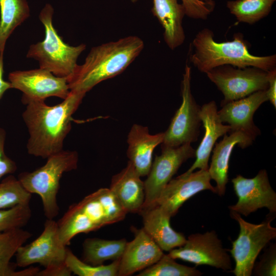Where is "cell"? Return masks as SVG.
<instances>
[{
    "label": "cell",
    "mask_w": 276,
    "mask_h": 276,
    "mask_svg": "<svg viewBox=\"0 0 276 276\" xmlns=\"http://www.w3.org/2000/svg\"><path fill=\"white\" fill-rule=\"evenodd\" d=\"M85 94L70 91L57 105L44 100H30L22 114L29 137L27 149L30 155L47 158L63 150L64 141L72 128V116Z\"/></svg>",
    "instance_id": "obj_1"
},
{
    "label": "cell",
    "mask_w": 276,
    "mask_h": 276,
    "mask_svg": "<svg viewBox=\"0 0 276 276\" xmlns=\"http://www.w3.org/2000/svg\"><path fill=\"white\" fill-rule=\"evenodd\" d=\"M144 47L143 40L128 36L92 48L84 62L67 80L70 91L86 94L101 82L121 74Z\"/></svg>",
    "instance_id": "obj_2"
},
{
    "label": "cell",
    "mask_w": 276,
    "mask_h": 276,
    "mask_svg": "<svg viewBox=\"0 0 276 276\" xmlns=\"http://www.w3.org/2000/svg\"><path fill=\"white\" fill-rule=\"evenodd\" d=\"M192 44L190 61L202 73L224 65L238 68L251 66L267 72L275 68L276 55L251 54L249 43L241 33H235L231 41L218 42L214 40L213 31L204 28L196 35Z\"/></svg>",
    "instance_id": "obj_3"
},
{
    "label": "cell",
    "mask_w": 276,
    "mask_h": 276,
    "mask_svg": "<svg viewBox=\"0 0 276 276\" xmlns=\"http://www.w3.org/2000/svg\"><path fill=\"white\" fill-rule=\"evenodd\" d=\"M127 213L109 188H101L71 205L57 221L60 242L69 245L77 235L122 220Z\"/></svg>",
    "instance_id": "obj_4"
},
{
    "label": "cell",
    "mask_w": 276,
    "mask_h": 276,
    "mask_svg": "<svg viewBox=\"0 0 276 276\" xmlns=\"http://www.w3.org/2000/svg\"><path fill=\"white\" fill-rule=\"evenodd\" d=\"M54 9L47 4L41 11L39 19L45 29L42 41L30 45L27 57L39 62V67L47 70L55 76L65 78L67 80L73 76L78 64L77 59L86 49L81 43L71 46L65 43L54 28L52 19Z\"/></svg>",
    "instance_id": "obj_5"
},
{
    "label": "cell",
    "mask_w": 276,
    "mask_h": 276,
    "mask_svg": "<svg viewBox=\"0 0 276 276\" xmlns=\"http://www.w3.org/2000/svg\"><path fill=\"white\" fill-rule=\"evenodd\" d=\"M78 162L77 151L63 149L48 157L41 167L18 175V180L27 191L40 197L47 219H53L58 215L57 196L61 178L64 173L76 169Z\"/></svg>",
    "instance_id": "obj_6"
},
{
    "label": "cell",
    "mask_w": 276,
    "mask_h": 276,
    "mask_svg": "<svg viewBox=\"0 0 276 276\" xmlns=\"http://www.w3.org/2000/svg\"><path fill=\"white\" fill-rule=\"evenodd\" d=\"M67 248L60 241L57 222L47 219L41 234L31 243L20 246L15 256L16 265L25 267L39 264L44 269L38 276H70L65 264Z\"/></svg>",
    "instance_id": "obj_7"
},
{
    "label": "cell",
    "mask_w": 276,
    "mask_h": 276,
    "mask_svg": "<svg viewBox=\"0 0 276 276\" xmlns=\"http://www.w3.org/2000/svg\"><path fill=\"white\" fill-rule=\"evenodd\" d=\"M230 215L240 227L238 238L228 250L235 263L234 269L231 271L236 276H250L258 256L276 238V228L271 225L275 216L269 213L261 223L254 224L245 221L235 212L230 211Z\"/></svg>",
    "instance_id": "obj_8"
},
{
    "label": "cell",
    "mask_w": 276,
    "mask_h": 276,
    "mask_svg": "<svg viewBox=\"0 0 276 276\" xmlns=\"http://www.w3.org/2000/svg\"><path fill=\"white\" fill-rule=\"evenodd\" d=\"M191 69L186 64L181 84L182 102L170 124L164 132L161 147L175 148L197 141L201 107L196 102L191 90Z\"/></svg>",
    "instance_id": "obj_9"
},
{
    "label": "cell",
    "mask_w": 276,
    "mask_h": 276,
    "mask_svg": "<svg viewBox=\"0 0 276 276\" xmlns=\"http://www.w3.org/2000/svg\"><path fill=\"white\" fill-rule=\"evenodd\" d=\"M206 75L222 92L221 103L238 100L268 86V72L255 67L236 68L224 65L208 72Z\"/></svg>",
    "instance_id": "obj_10"
},
{
    "label": "cell",
    "mask_w": 276,
    "mask_h": 276,
    "mask_svg": "<svg viewBox=\"0 0 276 276\" xmlns=\"http://www.w3.org/2000/svg\"><path fill=\"white\" fill-rule=\"evenodd\" d=\"M215 231L190 235L185 244L168 254L172 258L226 271L232 268L231 256Z\"/></svg>",
    "instance_id": "obj_11"
},
{
    "label": "cell",
    "mask_w": 276,
    "mask_h": 276,
    "mask_svg": "<svg viewBox=\"0 0 276 276\" xmlns=\"http://www.w3.org/2000/svg\"><path fill=\"white\" fill-rule=\"evenodd\" d=\"M191 144L175 148L161 147L162 153L156 155L147 178L145 180V201L142 210L153 206L166 185L181 165L195 156Z\"/></svg>",
    "instance_id": "obj_12"
},
{
    "label": "cell",
    "mask_w": 276,
    "mask_h": 276,
    "mask_svg": "<svg viewBox=\"0 0 276 276\" xmlns=\"http://www.w3.org/2000/svg\"><path fill=\"white\" fill-rule=\"evenodd\" d=\"M238 201L229 205L230 211L247 216L259 209L267 208L270 214L276 212V193L271 187L266 170L247 178L241 175L232 179Z\"/></svg>",
    "instance_id": "obj_13"
},
{
    "label": "cell",
    "mask_w": 276,
    "mask_h": 276,
    "mask_svg": "<svg viewBox=\"0 0 276 276\" xmlns=\"http://www.w3.org/2000/svg\"><path fill=\"white\" fill-rule=\"evenodd\" d=\"M8 79L11 88L22 93L21 101L24 104L30 100H45L51 97L63 100L70 91L65 78L56 76L50 71L40 67L11 72Z\"/></svg>",
    "instance_id": "obj_14"
},
{
    "label": "cell",
    "mask_w": 276,
    "mask_h": 276,
    "mask_svg": "<svg viewBox=\"0 0 276 276\" xmlns=\"http://www.w3.org/2000/svg\"><path fill=\"white\" fill-rule=\"evenodd\" d=\"M211 180L208 170L184 173L170 180L154 205L159 206L171 218L187 200L195 194L204 190L216 193L215 187L211 185Z\"/></svg>",
    "instance_id": "obj_15"
},
{
    "label": "cell",
    "mask_w": 276,
    "mask_h": 276,
    "mask_svg": "<svg viewBox=\"0 0 276 276\" xmlns=\"http://www.w3.org/2000/svg\"><path fill=\"white\" fill-rule=\"evenodd\" d=\"M266 90L258 91L238 100L221 103L222 108L218 110V113L222 122L231 127L230 131H243L254 140L260 134V130L255 124L253 118L259 107L268 101Z\"/></svg>",
    "instance_id": "obj_16"
},
{
    "label": "cell",
    "mask_w": 276,
    "mask_h": 276,
    "mask_svg": "<svg viewBox=\"0 0 276 276\" xmlns=\"http://www.w3.org/2000/svg\"><path fill=\"white\" fill-rule=\"evenodd\" d=\"M133 230L134 238L127 242L120 259L118 276L130 275L142 271L156 263L164 255L143 228Z\"/></svg>",
    "instance_id": "obj_17"
},
{
    "label": "cell",
    "mask_w": 276,
    "mask_h": 276,
    "mask_svg": "<svg viewBox=\"0 0 276 276\" xmlns=\"http://www.w3.org/2000/svg\"><path fill=\"white\" fill-rule=\"evenodd\" d=\"M223 139L215 144L208 172L211 179L216 183V193L220 196L224 195L228 181V172L230 156L236 145L244 149L250 146L254 140L241 131H230Z\"/></svg>",
    "instance_id": "obj_18"
},
{
    "label": "cell",
    "mask_w": 276,
    "mask_h": 276,
    "mask_svg": "<svg viewBox=\"0 0 276 276\" xmlns=\"http://www.w3.org/2000/svg\"><path fill=\"white\" fill-rule=\"evenodd\" d=\"M200 118L204 128V134L198 148L195 150L196 159L185 173L195 170H208L209 160L217 139L229 132L228 125H225L219 118L217 106L214 101L203 104L200 108Z\"/></svg>",
    "instance_id": "obj_19"
},
{
    "label": "cell",
    "mask_w": 276,
    "mask_h": 276,
    "mask_svg": "<svg viewBox=\"0 0 276 276\" xmlns=\"http://www.w3.org/2000/svg\"><path fill=\"white\" fill-rule=\"evenodd\" d=\"M141 177L129 161L112 177L109 189L127 213H140L143 208L145 186Z\"/></svg>",
    "instance_id": "obj_20"
},
{
    "label": "cell",
    "mask_w": 276,
    "mask_h": 276,
    "mask_svg": "<svg viewBox=\"0 0 276 276\" xmlns=\"http://www.w3.org/2000/svg\"><path fill=\"white\" fill-rule=\"evenodd\" d=\"M164 132L149 133L147 127L134 124L127 136V155L141 177L147 176L154 149L163 141Z\"/></svg>",
    "instance_id": "obj_21"
},
{
    "label": "cell",
    "mask_w": 276,
    "mask_h": 276,
    "mask_svg": "<svg viewBox=\"0 0 276 276\" xmlns=\"http://www.w3.org/2000/svg\"><path fill=\"white\" fill-rule=\"evenodd\" d=\"M139 214L143 218V229L163 251H170L186 242L185 236L172 228L171 217L159 206L154 205Z\"/></svg>",
    "instance_id": "obj_22"
},
{
    "label": "cell",
    "mask_w": 276,
    "mask_h": 276,
    "mask_svg": "<svg viewBox=\"0 0 276 276\" xmlns=\"http://www.w3.org/2000/svg\"><path fill=\"white\" fill-rule=\"evenodd\" d=\"M152 12L162 26L164 38L168 47L174 50L185 40L182 20L186 15L183 5L177 0H153Z\"/></svg>",
    "instance_id": "obj_23"
},
{
    "label": "cell",
    "mask_w": 276,
    "mask_h": 276,
    "mask_svg": "<svg viewBox=\"0 0 276 276\" xmlns=\"http://www.w3.org/2000/svg\"><path fill=\"white\" fill-rule=\"evenodd\" d=\"M21 228L0 233V276H28V269L16 271L10 261L18 248L32 236Z\"/></svg>",
    "instance_id": "obj_24"
},
{
    "label": "cell",
    "mask_w": 276,
    "mask_h": 276,
    "mask_svg": "<svg viewBox=\"0 0 276 276\" xmlns=\"http://www.w3.org/2000/svg\"><path fill=\"white\" fill-rule=\"evenodd\" d=\"M127 242L125 239L108 240L87 238L83 243L82 261L92 265H100L107 260L120 259Z\"/></svg>",
    "instance_id": "obj_25"
},
{
    "label": "cell",
    "mask_w": 276,
    "mask_h": 276,
    "mask_svg": "<svg viewBox=\"0 0 276 276\" xmlns=\"http://www.w3.org/2000/svg\"><path fill=\"white\" fill-rule=\"evenodd\" d=\"M0 54L6 42L15 28L30 15L26 0H0Z\"/></svg>",
    "instance_id": "obj_26"
},
{
    "label": "cell",
    "mask_w": 276,
    "mask_h": 276,
    "mask_svg": "<svg viewBox=\"0 0 276 276\" xmlns=\"http://www.w3.org/2000/svg\"><path fill=\"white\" fill-rule=\"evenodd\" d=\"M275 0H236L226 6L239 22L254 24L270 13Z\"/></svg>",
    "instance_id": "obj_27"
},
{
    "label": "cell",
    "mask_w": 276,
    "mask_h": 276,
    "mask_svg": "<svg viewBox=\"0 0 276 276\" xmlns=\"http://www.w3.org/2000/svg\"><path fill=\"white\" fill-rule=\"evenodd\" d=\"M31 197L32 194L11 174L0 182V210L18 205L29 204Z\"/></svg>",
    "instance_id": "obj_28"
},
{
    "label": "cell",
    "mask_w": 276,
    "mask_h": 276,
    "mask_svg": "<svg viewBox=\"0 0 276 276\" xmlns=\"http://www.w3.org/2000/svg\"><path fill=\"white\" fill-rule=\"evenodd\" d=\"M202 273L195 267L175 262L169 254H164L151 266L142 270L139 276H200Z\"/></svg>",
    "instance_id": "obj_29"
},
{
    "label": "cell",
    "mask_w": 276,
    "mask_h": 276,
    "mask_svg": "<svg viewBox=\"0 0 276 276\" xmlns=\"http://www.w3.org/2000/svg\"><path fill=\"white\" fill-rule=\"evenodd\" d=\"M120 259L107 265H92L80 260L67 248L65 264L72 273L79 276H117Z\"/></svg>",
    "instance_id": "obj_30"
},
{
    "label": "cell",
    "mask_w": 276,
    "mask_h": 276,
    "mask_svg": "<svg viewBox=\"0 0 276 276\" xmlns=\"http://www.w3.org/2000/svg\"><path fill=\"white\" fill-rule=\"evenodd\" d=\"M31 216L29 204L18 205L0 210V233L22 227L28 223Z\"/></svg>",
    "instance_id": "obj_31"
},
{
    "label": "cell",
    "mask_w": 276,
    "mask_h": 276,
    "mask_svg": "<svg viewBox=\"0 0 276 276\" xmlns=\"http://www.w3.org/2000/svg\"><path fill=\"white\" fill-rule=\"evenodd\" d=\"M186 15L196 19H206L213 11L215 3L213 0H181Z\"/></svg>",
    "instance_id": "obj_32"
},
{
    "label": "cell",
    "mask_w": 276,
    "mask_h": 276,
    "mask_svg": "<svg viewBox=\"0 0 276 276\" xmlns=\"http://www.w3.org/2000/svg\"><path fill=\"white\" fill-rule=\"evenodd\" d=\"M255 271L257 275L275 276L276 274V249L272 245L267 249L256 266Z\"/></svg>",
    "instance_id": "obj_33"
},
{
    "label": "cell",
    "mask_w": 276,
    "mask_h": 276,
    "mask_svg": "<svg viewBox=\"0 0 276 276\" xmlns=\"http://www.w3.org/2000/svg\"><path fill=\"white\" fill-rule=\"evenodd\" d=\"M6 139V132L4 128L0 127V180L4 176L12 174L17 170L15 162L5 153Z\"/></svg>",
    "instance_id": "obj_34"
},
{
    "label": "cell",
    "mask_w": 276,
    "mask_h": 276,
    "mask_svg": "<svg viewBox=\"0 0 276 276\" xmlns=\"http://www.w3.org/2000/svg\"><path fill=\"white\" fill-rule=\"evenodd\" d=\"M268 86L266 89L268 100L276 108V69L268 71Z\"/></svg>",
    "instance_id": "obj_35"
},
{
    "label": "cell",
    "mask_w": 276,
    "mask_h": 276,
    "mask_svg": "<svg viewBox=\"0 0 276 276\" xmlns=\"http://www.w3.org/2000/svg\"><path fill=\"white\" fill-rule=\"evenodd\" d=\"M4 63L3 54H0V100L4 93L9 88H11L9 82L6 81L3 79Z\"/></svg>",
    "instance_id": "obj_36"
},
{
    "label": "cell",
    "mask_w": 276,
    "mask_h": 276,
    "mask_svg": "<svg viewBox=\"0 0 276 276\" xmlns=\"http://www.w3.org/2000/svg\"><path fill=\"white\" fill-rule=\"evenodd\" d=\"M138 0H131V2H133V3H135L136 2V1H137Z\"/></svg>",
    "instance_id": "obj_37"
}]
</instances>
